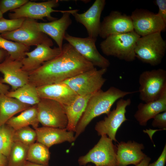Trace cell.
<instances>
[{
  "label": "cell",
  "mask_w": 166,
  "mask_h": 166,
  "mask_svg": "<svg viewBox=\"0 0 166 166\" xmlns=\"http://www.w3.org/2000/svg\"><path fill=\"white\" fill-rule=\"evenodd\" d=\"M61 50L58 56L29 72L28 83L37 87L61 82L95 67L68 43L63 45Z\"/></svg>",
  "instance_id": "cell-1"
},
{
  "label": "cell",
  "mask_w": 166,
  "mask_h": 166,
  "mask_svg": "<svg viewBox=\"0 0 166 166\" xmlns=\"http://www.w3.org/2000/svg\"><path fill=\"white\" fill-rule=\"evenodd\" d=\"M137 92L124 91L112 86L105 91L101 89L94 93L89 99L85 109L77 125L74 135L76 139L83 132L94 118L104 114L107 115L116 101Z\"/></svg>",
  "instance_id": "cell-2"
},
{
  "label": "cell",
  "mask_w": 166,
  "mask_h": 166,
  "mask_svg": "<svg viewBox=\"0 0 166 166\" xmlns=\"http://www.w3.org/2000/svg\"><path fill=\"white\" fill-rule=\"evenodd\" d=\"M140 37L134 31L112 35L101 42L100 48L103 53L107 56L132 61L136 59L135 48Z\"/></svg>",
  "instance_id": "cell-3"
},
{
  "label": "cell",
  "mask_w": 166,
  "mask_h": 166,
  "mask_svg": "<svg viewBox=\"0 0 166 166\" xmlns=\"http://www.w3.org/2000/svg\"><path fill=\"white\" fill-rule=\"evenodd\" d=\"M166 42L158 32L140 37L136 43V57L152 66L159 65L165 55Z\"/></svg>",
  "instance_id": "cell-4"
},
{
  "label": "cell",
  "mask_w": 166,
  "mask_h": 166,
  "mask_svg": "<svg viewBox=\"0 0 166 166\" xmlns=\"http://www.w3.org/2000/svg\"><path fill=\"white\" fill-rule=\"evenodd\" d=\"M106 135L101 136L97 143L85 155L80 157L78 163L84 166L89 163L95 166H117V147Z\"/></svg>",
  "instance_id": "cell-5"
},
{
  "label": "cell",
  "mask_w": 166,
  "mask_h": 166,
  "mask_svg": "<svg viewBox=\"0 0 166 166\" xmlns=\"http://www.w3.org/2000/svg\"><path fill=\"white\" fill-rule=\"evenodd\" d=\"M35 20L25 18L21 26L18 29L0 35L2 38L30 46L46 44L50 47L53 43L47 35L39 30Z\"/></svg>",
  "instance_id": "cell-6"
},
{
  "label": "cell",
  "mask_w": 166,
  "mask_h": 166,
  "mask_svg": "<svg viewBox=\"0 0 166 166\" xmlns=\"http://www.w3.org/2000/svg\"><path fill=\"white\" fill-rule=\"evenodd\" d=\"M138 92L145 103L156 100L166 90V71L159 68L143 72L139 77Z\"/></svg>",
  "instance_id": "cell-7"
},
{
  "label": "cell",
  "mask_w": 166,
  "mask_h": 166,
  "mask_svg": "<svg viewBox=\"0 0 166 166\" xmlns=\"http://www.w3.org/2000/svg\"><path fill=\"white\" fill-rule=\"evenodd\" d=\"M107 69L95 67L62 82L78 96L93 94L101 89L106 79L103 76Z\"/></svg>",
  "instance_id": "cell-8"
},
{
  "label": "cell",
  "mask_w": 166,
  "mask_h": 166,
  "mask_svg": "<svg viewBox=\"0 0 166 166\" xmlns=\"http://www.w3.org/2000/svg\"><path fill=\"white\" fill-rule=\"evenodd\" d=\"M37 109L39 123L43 126L66 128L68 121L63 105L54 100L40 98Z\"/></svg>",
  "instance_id": "cell-9"
},
{
  "label": "cell",
  "mask_w": 166,
  "mask_h": 166,
  "mask_svg": "<svg viewBox=\"0 0 166 166\" xmlns=\"http://www.w3.org/2000/svg\"><path fill=\"white\" fill-rule=\"evenodd\" d=\"M59 2L58 0H50L40 2L29 1L20 7L11 11L13 13H9L8 17L10 19L29 18L43 20L44 18H46L51 22L57 19L52 16V13L60 12L63 13L67 11L53 9L58 6Z\"/></svg>",
  "instance_id": "cell-10"
},
{
  "label": "cell",
  "mask_w": 166,
  "mask_h": 166,
  "mask_svg": "<svg viewBox=\"0 0 166 166\" xmlns=\"http://www.w3.org/2000/svg\"><path fill=\"white\" fill-rule=\"evenodd\" d=\"M131 103L130 98H121L116 103L115 109L110 111L104 119L97 123L95 129L99 136L106 135L113 141L117 142L116 133L122 124L127 119L125 117L126 108Z\"/></svg>",
  "instance_id": "cell-11"
},
{
  "label": "cell",
  "mask_w": 166,
  "mask_h": 166,
  "mask_svg": "<svg viewBox=\"0 0 166 166\" xmlns=\"http://www.w3.org/2000/svg\"><path fill=\"white\" fill-rule=\"evenodd\" d=\"M64 39L66 40L85 59L101 69L109 66V60L102 55L96 45L97 39L88 37L82 38L72 36L66 33Z\"/></svg>",
  "instance_id": "cell-12"
},
{
  "label": "cell",
  "mask_w": 166,
  "mask_h": 166,
  "mask_svg": "<svg viewBox=\"0 0 166 166\" xmlns=\"http://www.w3.org/2000/svg\"><path fill=\"white\" fill-rule=\"evenodd\" d=\"M134 31L140 37L165 31V24L157 14L143 9H136L130 16Z\"/></svg>",
  "instance_id": "cell-13"
},
{
  "label": "cell",
  "mask_w": 166,
  "mask_h": 166,
  "mask_svg": "<svg viewBox=\"0 0 166 166\" xmlns=\"http://www.w3.org/2000/svg\"><path fill=\"white\" fill-rule=\"evenodd\" d=\"M21 61L14 60L8 55L0 63V72L3 75L0 82L10 85L14 90L28 83L29 73L23 70Z\"/></svg>",
  "instance_id": "cell-14"
},
{
  "label": "cell",
  "mask_w": 166,
  "mask_h": 166,
  "mask_svg": "<svg viewBox=\"0 0 166 166\" xmlns=\"http://www.w3.org/2000/svg\"><path fill=\"white\" fill-rule=\"evenodd\" d=\"M134 31L130 16L122 14L117 11H113L104 18L101 22L99 35L105 39L115 34Z\"/></svg>",
  "instance_id": "cell-15"
},
{
  "label": "cell",
  "mask_w": 166,
  "mask_h": 166,
  "mask_svg": "<svg viewBox=\"0 0 166 166\" xmlns=\"http://www.w3.org/2000/svg\"><path fill=\"white\" fill-rule=\"evenodd\" d=\"M106 4L105 0H96L85 12L73 14L76 21L85 28L88 37L97 39L99 35L101 14Z\"/></svg>",
  "instance_id": "cell-16"
},
{
  "label": "cell",
  "mask_w": 166,
  "mask_h": 166,
  "mask_svg": "<svg viewBox=\"0 0 166 166\" xmlns=\"http://www.w3.org/2000/svg\"><path fill=\"white\" fill-rule=\"evenodd\" d=\"M61 49L58 47L52 48L45 44H39L32 51L25 53L26 57L21 61L23 65L22 69L29 73L32 72L44 63L59 55L61 52Z\"/></svg>",
  "instance_id": "cell-17"
},
{
  "label": "cell",
  "mask_w": 166,
  "mask_h": 166,
  "mask_svg": "<svg viewBox=\"0 0 166 166\" xmlns=\"http://www.w3.org/2000/svg\"><path fill=\"white\" fill-rule=\"evenodd\" d=\"M78 11L77 9L67 10L62 13L59 19L48 22H38V28L41 32L52 38L58 47L61 49L66 31L72 23L70 15Z\"/></svg>",
  "instance_id": "cell-18"
},
{
  "label": "cell",
  "mask_w": 166,
  "mask_h": 166,
  "mask_svg": "<svg viewBox=\"0 0 166 166\" xmlns=\"http://www.w3.org/2000/svg\"><path fill=\"white\" fill-rule=\"evenodd\" d=\"M36 88L40 98L54 100L64 106L70 105L78 96L68 85L62 82Z\"/></svg>",
  "instance_id": "cell-19"
},
{
  "label": "cell",
  "mask_w": 166,
  "mask_h": 166,
  "mask_svg": "<svg viewBox=\"0 0 166 166\" xmlns=\"http://www.w3.org/2000/svg\"><path fill=\"white\" fill-rule=\"evenodd\" d=\"M117 147V166L136 165L147 156L142 151L144 148L143 144L134 141H121Z\"/></svg>",
  "instance_id": "cell-20"
},
{
  "label": "cell",
  "mask_w": 166,
  "mask_h": 166,
  "mask_svg": "<svg viewBox=\"0 0 166 166\" xmlns=\"http://www.w3.org/2000/svg\"><path fill=\"white\" fill-rule=\"evenodd\" d=\"M37 133V142L48 148L52 146L65 142L72 143L76 140L74 132L61 129L43 126L34 129Z\"/></svg>",
  "instance_id": "cell-21"
},
{
  "label": "cell",
  "mask_w": 166,
  "mask_h": 166,
  "mask_svg": "<svg viewBox=\"0 0 166 166\" xmlns=\"http://www.w3.org/2000/svg\"><path fill=\"white\" fill-rule=\"evenodd\" d=\"M166 111V90L156 100L145 103H140L134 117L140 125L145 126L150 119Z\"/></svg>",
  "instance_id": "cell-22"
},
{
  "label": "cell",
  "mask_w": 166,
  "mask_h": 166,
  "mask_svg": "<svg viewBox=\"0 0 166 166\" xmlns=\"http://www.w3.org/2000/svg\"><path fill=\"white\" fill-rule=\"evenodd\" d=\"M94 94L78 96L70 105L64 106L68 121L66 128L67 130L75 132L77 125L85 109L88 101Z\"/></svg>",
  "instance_id": "cell-23"
},
{
  "label": "cell",
  "mask_w": 166,
  "mask_h": 166,
  "mask_svg": "<svg viewBox=\"0 0 166 166\" xmlns=\"http://www.w3.org/2000/svg\"><path fill=\"white\" fill-rule=\"evenodd\" d=\"M31 106L15 98L0 93V124L1 126L6 124L15 114Z\"/></svg>",
  "instance_id": "cell-24"
},
{
  "label": "cell",
  "mask_w": 166,
  "mask_h": 166,
  "mask_svg": "<svg viewBox=\"0 0 166 166\" xmlns=\"http://www.w3.org/2000/svg\"><path fill=\"white\" fill-rule=\"evenodd\" d=\"M39 123L36 105L23 111L19 115L12 117L6 124L16 130L30 125L34 129L38 127Z\"/></svg>",
  "instance_id": "cell-25"
},
{
  "label": "cell",
  "mask_w": 166,
  "mask_h": 166,
  "mask_svg": "<svg viewBox=\"0 0 166 166\" xmlns=\"http://www.w3.org/2000/svg\"><path fill=\"white\" fill-rule=\"evenodd\" d=\"M5 95L31 106L37 105L40 99L36 87L29 83L14 90L8 91Z\"/></svg>",
  "instance_id": "cell-26"
},
{
  "label": "cell",
  "mask_w": 166,
  "mask_h": 166,
  "mask_svg": "<svg viewBox=\"0 0 166 166\" xmlns=\"http://www.w3.org/2000/svg\"><path fill=\"white\" fill-rule=\"evenodd\" d=\"M50 153L49 148L37 142L29 146L27 161L45 166H49Z\"/></svg>",
  "instance_id": "cell-27"
},
{
  "label": "cell",
  "mask_w": 166,
  "mask_h": 166,
  "mask_svg": "<svg viewBox=\"0 0 166 166\" xmlns=\"http://www.w3.org/2000/svg\"><path fill=\"white\" fill-rule=\"evenodd\" d=\"M29 146L14 142L7 159V166H23L27 161Z\"/></svg>",
  "instance_id": "cell-28"
},
{
  "label": "cell",
  "mask_w": 166,
  "mask_h": 166,
  "mask_svg": "<svg viewBox=\"0 0 166 166\" xmlns=\"http://www.w3.org/2000/svg\"><path fill=\"white\" fill-rule=\"evenodd\" d=\"M0 48L6 51L13 60L22 61L26 57L25 53L30 47L6 39L0 35Z\"/></svg>",
  "instance_id": "cell-29"
},
{
  "label": "cell",
  "mask_w": 166,
  "mask_h": 166,
  "mask_svg": "<svg viewBox=\"0 0 166 166\" xmlns=\"http://www.w3.org/2000/svg\"><path fill=\"white\" fill-rule=\"evenodd\" d=\"M15 130L6 124L0 128V153L7 157L8 156L13 143Z\"/></svg>",
  "instance_id": "cell-30"
},
{
  "label": "cell",
  "mask_w": 166,
  "mask_h": 166,
  "mask_svg": "<svg viewBox=\"0 0 166 166\" xmlns=\"http://www.w3.org/2000/svg\"><path fill=\"white\" fill-rule=\"evenodd\" d=\"M37 138L35 130L28 126L15 130L13 141L19 142L29 146L35 142Z\"/></svg>",
  "instance_id": "cell-31"
},
{
  "label": "cell",
  "mask_w": 166,
  "mask_h": 166,
  "mask_svg": "<svg viewBox=\"0 0 166 166\" xmlns=\"http://www.w3.org/2000/svg\"><path fill=\"white\" fill-rule=\"evenodd\" d=\"M25 18L7 19H0V33L11 32L19 28Z\"/></svg>",
  "instance_id": "cell-32"
},
{
  "label": "cell",
  "mask_w": 166,
  "mask_h": 166,
  "mask_svg": "<svg viewBox=\"0 0 166 166\" xmlns=\"http://www.w3.org/2000/svg\"><path fill=\"white\" fill-rule=\"evenodd\" d=\"M29 1L28 0H0V10L3 14L9 10L10 11L19 8Z\"/></svg>",
  "instance_id": "cell-33"
},
{
  "label": "cell",
  "mask_w": 166,
  "mask_h": 166,
  "mask_svg": "<svg viewBox=\"0 0 166 166\" xmlns=\"http://www.w3.org/2000/svg\"><path fill=\"white\" fill-rule=\"evenodd\" d=\"M153 119L152 123L153 127L160 128L162 130L166 129V111L158 114Z\"/></svg>",
  "instance_id": "cell-34"
},
{
  "label": "cell",
  "mask_w": 166,
  "mask_h": 166,
  "mask_svg": "<svg viewBox=\"0 0 166 166\" xmlns=\"http://www.w3.org/2000/svg\"><path fill=\"white\" fill-rule=\"evenodd\" d=\"M154 3L158 6L159 11L157 15L166 24V0H156Z\"/></svg>",
  "instance_id": "cell-35"
},
{
  "label": "cell",
  "mask_w": 166,
  "mask_h": 166,
  "mask_svg": "<svg viewBox=\"0 0 166 166\" xmlns=\"http://www.w3.org/2000/svg\"><path fill=\"white\" fill-rule=\"evenodd\" d=\"M166 161V144L164 146L163 151L156 161L149 164L148 166H165Z\"/></svg>",
  "instance_id": "cell-36"
},
{
  "label": "cell",
  "mask_w": 166,
  "mask_h": 166,
  "mask_svg": "<svg viewBox=\"0 0 166 166\" xmlns=\"http://www.w3.org/2000/svg\"><path fill=\"white\" fill-rule=\"evenodd\" d=\"M151 160V158L147 156L136 166H148Z\"/></svg>",
  "instance_id": "cell-37"
},
{
  "label": "cell",
  "mask_w": 166,
  "mask_h": 166,
  "mask_svg": "<svg viewBox=\"0 0 166 166\" xmlns=\"http://www.w3.org/2000/svg\"><path fill=\"white\" fill-rule=\"evenodd\" d=\"M9 87L0 82V93L6 94L9 91Z\"/></svg>",
  "instance_id": "cell-38"
},
{
  "label": "cell",
  "mask_w": 166,
  "mask_h": 166,
  "mask_svg": "<svg viewBox=\"0 0 166 166\" xmlns=\"http://www.w3.org/2000/svg\"><path fill=\"white\" fill-rule=\"evenodd\" d=\"M0 164L3 166H6L7 164V159L6 157L0 153Z\"/></svg>",
  "instance_id": "cell-39"
},
{
  "label": "cell",
  "mask_w": 166,
  "mask_h": 166,
  "mask_svg": "<svg viewBox=\"0 0 166 166\" xmlns=\"http://www.w3.org/2000/svg\"><path fill=\"white\" fill-rule=\"evenodd\" d=\"M8 55L7 52L4 50L0 48V62L5 59Z\"/></svg>",
  "instance_id": "cell-40"
},
{
  "label": "cell",
  "mask_w": 166,
  "mask_h": 166,
  "mask_svg": "<svg viewBox=\"0 0 166 166\" xmlns=\"http://www.w3.org/2000/svg\"><path fill=\"white\" fill-rule=\"evenodd\" d=\"M23 166H45L26 161Z\"/></svg>",
  "instance_id": "cell-41"
},
{
  "label": "cell",
  "mask_w": 166,
  "mask_h": 166,
  "mask_svg": "<svg viewBox=\"0 0 166 166\" xmlns=\"http://www.w3.org/2000/svg\"><path fill=\"white\" fill-rule=\"evenodd\" d=\"M3 14L0 10V19L3 18Z\"/></svg>",
  "instance_id": "cell-42"
},
{
  "label": "cell",
  "mask_w": 166,
  "mask_h": 166,
  "mask_svg": "<svg viewBox=\"0 0 166 166\" xmlns=\"http://www.w3.org/2000/svg\"><path fill=\"white\" fill-rule=\"evenodd\" d=\"M84 166H93L90 164H88V165H86Z\"/></svg>",
  "instance_id": "cell-43"
},
{
  "label": "cell",
  "mask_w": 166,
  "mask_h": 166,
  "mask_svg": "<svg viewBox=\"0 0 166 166\" xmlns=\"http://www.w3.org/2000/svg\"><path fill=\"white\" fill-rule=\"evenodd\" d=\"M0 166H3L2 165L0 164Z\"/></svg>",
  "instance_id": "cell-44"
},
{
  "label": "cell",
  "mask_w": 166,
  "mask_h": 166,
  "mask_svg": "<svg viewBox=\"0 0 166 166\" xmlns=\"http://www.w3.org/2000/svg\"><path fill=\"white\" fill-rule=\"evenodd\" d=\"M1 125L0 124V128H1Z\"/></svg>",
  "instance_id": "cell-45"
}]
</instances>
